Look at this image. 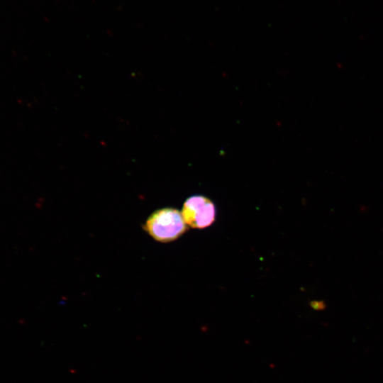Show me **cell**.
<instances>
[{
  "label": "cell",
  "mask_w": 383,
  "mask_h": 383,
  "mask_svg": "<svg viewBox=\"0 0 383 383\" xmlns=\"http://www.w3.org/2000/svg\"><path fill=\"white\" fill-rule=\"evenodd\" d=\"M144 228L157 241L167 243L178 238L187 226L181 212L173 208H164L149 216Z\"/></svg>",
  "instance_id": "obj_1"
},
{
  "label": "cell",
  "mask_w": 383,
  "mask_h": 383,
  "mask_svg": "<svg viewBox=\"0 0 383 383\" xmlns=\"http://www.w3.org/2000/svg\"><path fill=\"white\" fill-rule=\"evenodd\" d=\"M182 215L186 224L194 228H204L213 223L216 209L209 199L201 195H194L184 203Z\"/></svg>",
  "instance_id": "obj_2"
}]
</instances>
